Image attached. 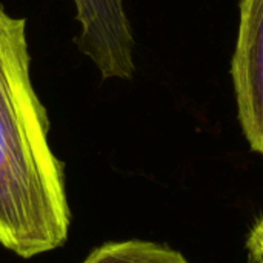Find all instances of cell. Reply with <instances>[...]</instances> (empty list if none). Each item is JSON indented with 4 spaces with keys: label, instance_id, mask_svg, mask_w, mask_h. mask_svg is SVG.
<instances>
[{
    "label": "cell",
    "instance_id": "3",
    "mask_svg": "<svg viewBox=\"0 0 263 263\" xmlns=\"http://www.w3.org/2000/svg\"><path fill=\"white\" fill-rule=\"evenodd\" d=\"M80 34L79 49L103 79H131L136 71L134 37L123 0H72Z\"/></svg>",
    "mask_w": 263,
    "mask_h": 263
},
{
    "label": "cell",
    "instance_id": "6",
    "mask_svg": "<svg viewBox=\"0 0 263 263\" xmlns=\"http://www.w3.org/2000/svg\"><path fill=\"white\" fill-rule=\"evenodd\" d=\"M248 263H262V262H259V260H256V259L250 257V260H248Z\"/></svg>",
    "mask_w": 263,
    "mask_h": 263
},
{
    "label": "cell",
    "instance_id": "4",
    "mask_svg": "<svg viewBox=\"0 0 263 263\" xmlns=\"http://www.w3.org/2000/svg\"><path fill=\"white\" fill-rule=\"evenodd\" d=\"M83 263H190L180 253L153 242L126 240L94 250Z\"/></svg>",
    "mask_w": 263,
    "mask_h": 263
},
{
    "label": "cell",
    "instance_id": "1",
    "mask_svg": "<svg viewBox=\"0 0 263 263\" xmlns=\"http://www.w3.org/2000/svg\"><path fill=\"white\" fill-rule=\"evenodd\" d=\"M29 65L26 22L0 5V245L25 259L62 247L71 220Z\"/></svg>",
    "mask_w": 263,
    "mask_h": 263
},
{
    "label": "cell",
    "instance_id": "5",
    "mask_svg": "<svg viewBox=\"0 0 263 263\" xmlns=\"http://www.w3.org/2000/svg\"><path fill=\"white\" fill-rule=\"evenodd\" d=\"M247 248H248L250 257L263 263V216L251 228L248 240H247Z\"/></svg>",
    "mask_w": 263,
    "mask_h": 263
},
{
    "label": "cell",
    "instance_id": "2",
    "mask_svg": "<svg viewBox=\"0 0 263 263\" xmlns=\"http://www.w3.org/2000/svg\"><path fill=\"white\" fill-rule=\"evenodd\" d=\"M239 9L231 76L242 131L263 156V0H240Z\"/></svg>",
    "mask_w": 263,
    "mask_h": 263
}]
</instances>
